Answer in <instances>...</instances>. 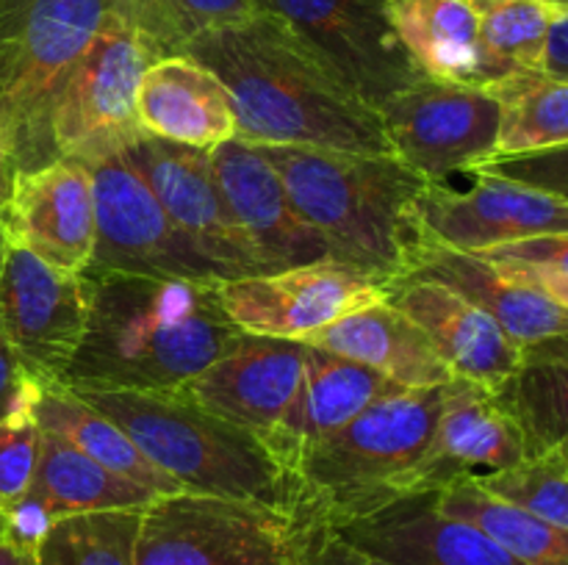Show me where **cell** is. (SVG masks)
Masks as SVG:
<instances>
[{
    "label": "cell",
    "mask_w": 568,
    "mask_h": 565,
    "mask_svg": "<svg viewBox=\"0 0 568 565\" xmlns=\"http://www.w3.org/2000/svg\"><path fill=\"white\" fill-rule=\"evenodd\" d=\"M183 53L225 83L242 142L392 153L377 109L270 11L203 33Z\"/></svg>",
    "instance_id": "6da1fadb"
},
{
    "label": "cell",
    "mask_w": 568,
    "mask_h": 565,
    "mask_svg": "<svg viewBox=\"0 0 568 565\" xmlns=\"http://www.w3.org/2000/svg\"><path fill=\"white\" fill-rule=\"evenodd\" d=\"M87 280V332L64 386L178 393L242 336L222 308L220 280L120 271Z\"/></svg>",
    "instance_id": "7a4b0ae2"
},
{
    "label": "cell",
    "mask_w": 568,
    "mask_h": 565,
    "mask_svg": "<svg viewBox=\"0 0 568 565\" xmlns=\"http://www.w3.org/2000/svg\"><path fill=\"white\" fill-rule=\"evenodd\" d=\"M294 208L325 242L327 258L383 286L410 275L425 247L422 197L430 183L392 153L261 147Z\"/></svg>",
    "instance_id": "3957f363"
},
{
    "label": "cell",
    "mask_w": 568,
    "mask_h": 565,
    "mask_svg": "<svg viewBox=\"0 0 568 565\" xmlns=\"http://www.w3.org/2000/svg\"><path fill=\"white\" fill-rule=\"evenodd\" d=\"M70 388L98 413L120 424L183 491L266 504L320 521L303 480L258 435L209 413L186 393Z\"/></svg>",
    "instance_id": "277c9868"
},
{
    "label": "cell",
    "mask_w": 568,
    "mask_h": 565,
    "mask_svg": "<svg viewBox=\"0 0 568 565\" xmlns=\"http://www.w3.org/2000/svg\"><path fill=\"white\" fill-rule=\"evenodd\" d=\"M442 388H392L349 424L300 454L297 476L316 518L338 526L414 496L416 465L430 446Z\"/></svg>",
    "instance_id": "5b68a950"
},
{
    "label": "cell",
    "mask_w": 568,
    "mask_h": 565,
    "mask_svg": "<svg viewBox=\"0 0 568 565\" xmlns=\"http://www.w3.org/2000/svg\"><path fill=\"white\" fill-rule=\"evenodd\" d=\"M116 11L122 0H0V122L20 172L55 161V94Z\"/></svg>",
    "instance_id": "8992f818"
},
{
    "label": "cell",
    "mask_w": 568,
    "mask_h": 565,
    "mask_svg": "<svg viewBox=\"0 0 568 565\" xmlns=\"http://www.w3.org/2000/svg\"><path fill=\"white\" fill-rule=\"evenodd\" d=\"M320 524L266 504L172 493L142 510L136 565H303Z\"/></svg>",
    "instance_id": "52a82bcc"
},
{
    "label": "cell",
    "mask_w": 568,
    "mask_h": 565,
    "mask_svg": "<svg viewBox=\"0 0 568 565\" xmlns=\"http://www.w3.org/2000/svg\"><path fill=\"white\" fill-rule=\"evenodd\" d=\"M159 48L116 11L72 64L55 94L50 138L55 158H94L116 153L144 136L136 92Z\"/></svg>",
    "instance_id": "ba28073f"
},
{
    "label": "cell",
    "mask_w": 568,
    "mask_h": 565,
    "mask_svg": "<svg viewBox=\"0 0 568 565\" xmlns=\"http://www.w3.org/2000/svg\"><path fill=\"white\" fill-rule=\"evenodd\" d=\"M94 188V253L87 277L148 275L225 280L161 208L125 150L87 158Z\"/></svg>",
    "instance_id": "9c48e42d"
},
{
    "label": "cell",
    "mask_w": 568,
    "mask_h": 565,
    "mask_svg": "<svg viewBox=\"0 0 568 565\" xmlns=\"http://www.w3.org/2000/svg\"><path fill=\"white\" fill-rule=\"evenodd\" d=\"M383 133L405 166L427 183L471 172L497 150L499 100L486 86L422 75L377 109Z\"/></svg>",
    "instance_id": "30bf717a"
},
{
    "label": "cell",
    "mask_w": 568,
    "mask_h": 565,
    "mask_svg": "<svg viewBox=\"0 0 568 565\" xmlns=\"http://www.w3.org/2000/svg\"><path fill=\"white\" fill-rule=\"evenodd\" d=\"M89 280L11 242L0 216V330L37 377L61 382L89 321Z\"/></svg>",
    "instance_id": "8fae6325"
},
{
    "label": "cell",
    "mask_w": 568,
    "mask_h": 565,
    "mask_svg": "<svg viewBox=\"0 0 568 565\" xmlns=\"http://www.w3.org/2000/svg\"><path fill=\"white\" fill-rule=\"evenodd\" d=\"M227 319L242 332L303 341L347 314L386 299V286L333 258L244 275L216 286Z\"/></svg>",
    "instance_id": "7c38bea8"
},
{
    "label": "cell",
    "mask_w": 568,
    "mask_h": 565,
    "mask_svg": "<svg viewBox=\"0 0 568 565\" xmlns=\"http://www.w3.org/2000/svg\"><path fill=\"white\" fill-rule=\"evenodd\" d=\"M308 42L372 109L422 78L388 20L386 0H255Z\"/></svg>",
    "instance_id": "4fadbf2b"
},
{
    "label": "cell",
    "mask_w": 568,
    "mask_h": 565,
    "mask_svg": "<svg viewBox=\"0 0 568 565\" xmlns=\"http://www.w3.org/2000/svg\"><path fill=\"white\" fill-rule=\"evenodd\" d=\"M125 155L139 166L178 230L220 269L225 280L266 275L247 238L233 225L231 210L216 186L209 150L183 147L159 136H139Z\"/></svg>",
    "instance_id": "5bb4252c"
},
{
    "label": "cell",
    "mask_w": 568,
    "mask_h": 565,
    "mask_svg": "<svg viewBox=\"0 0 568 565\" xmlns=\"http://www.w3.org/2000/svg\"><path fill=\"white\" fill-rule=\"evenodd\" d=\"M469 188L430 183L422 197L427 236L460 253H486L525 238L568 233V203L508 177L469 172Z\"/></svg>",
    "instance_id": "9a60e30c"
},
{
    "label": "cell",
    "mask_w": 568,
    "mask_h": 565,
    "mask_svg": "<svg viewBox=\"0 0 568 565\" xmlns=\"http://www.w3.org/2000/svg\"><path fill=\"white\" fill-rule=\"evenodd\" d=\"M527 460L525 438L494 388L453 377L442 388V410L410 491L438 493L460 482L503 474Z\"/></svg>",
    "instance_id": "2e32d148"
},
{
    "label": "cell",
    "mask_w": 568,
    "mask_h": 565,
    "mask_svg": "<svg viewBox=\"0 0 568 565\" xmlns=\"http://www.w3.org/2000/svg\"><path fill=\"white\" fill-rule=\"evenodd\" d=\"M209 153L233 225L247 238L266 271L327 258L325 242L294 208L281 172L258 144L231 138Z\"/></svg>",
    "instance_id": "e0dca14e"
},
{
    "label": "cell",
    "mask_w": 568,
    "mask_h": 565,
    "mask_svg": "<svg viewBox=\"0 0 568 565\" xmlns=\"http://www.w3.org/2000/svg\"><path fill=\"white\" fill-rule=\"evenodd\" d=\"M333 530L372 565H525L480 526L442 513L436 493L405 496Z\"/></svg>",
    "instance_id": "ac0fdd59"
},
{
    "label": "cell",
    "mask_w": 568,
    "mask_h": 565,
    "mask_svg": "<svg viewBox=\"0 0 568 565\" xmlns=\"http://www.w3.org/2000/svg\"><path fill=\"white\" fill-rule=\"evenodd\" d=\"M3 225L11 242L55 269L83 275L94 253L92 172L81 158H55L20 172Z\"/></svg>",
    "instance_id": "d6986e66"
},
{
    "label": "cell",
    "mask_w": 568,
    "mask_h": 565,
    "mask_svg": "<svg viewBox=\"0 0 568 565\" xmlns=\"http://www.w3.org/2000/svg\"><path fill=\"white\" fill-rule=\"evenodd\" d=\"M303 366V341L242 332L239 341L200 371L181 393L209 413L261 438L292 404Z\"/></svg>",
    "instance_id": "ffe728a7"
},
{
    "label": "cell",
    "mask_w": 568,
    "mask_h": 565,
    "mask_svg": "<svg viewBox=\"0 0 568 565\" xmlns=\"http://www.w3.org/2000/svg\"><path fill=\"white\" fill-rule=\"evenodd\" d=\"M386 299L425 332L455 377L499 391L525 363V349L444 282L403 277L386 288Z\"/></svg>",
    "instance_id": "44dd1931"
},
{
    "label": "cell",
    "mask_w": 568,
    "mask_h": 565,
    "mask_svg": "<svg viewBox=\"0 0 568 565\" xmlns=\"http://www.w3.org/2000/svg\"><path fill=\"white\" fill-rule=\"evenodd\" d=\"M392 388L397 386L369 366L325 349L305 347L297 393L281 421L266 435H261V441L286 469L294 471L305 449L342 430Z\"/></svg>",
    "instance_id": "7402d4cb"
},
{
    "label": "cell",
    "mask_w": 568,
    "mask_h": 565,
    "mask_svg": "<svg viewBox=\"0 0 568 565\" xmlns=\"http://www.w3.org/2000/svg\"><path fill=\"white\" fill-rule=\"evenodd\" d=\"M136 114L144 133L183 147L214 150L236 138V114L225 83L186 53L161 55L144 70Z\"/></svg>",
    "instance_id": "603a6c76"
},
{
    "label": "cell",
    "mask_w": 568,
    "mask_h": 565,
    "mask_svg": "<svg viewBox=\"0 0 568 565\" xmlns=\"http://www.w3.org/2000/svg\"><path fill=\"white\" fill-rule=\"evenodd\" d=\"M408 277L444 282L480 310H486L521 349L547 338L566 336L568 310L538 288L505 275L497 264L475 253H460L427 236Z\"/></svg>",
    "instance_id": "cb8c5ba5"
},
{
    "label": "cell",
    "mask_w": 568,
    "mask_h": 565,
    "mask_svg": "<svg viewBox=\"0 0 568 565\" xmlns=\"http://www.w3.org/2000/svg\"><path fill=\"white\" fill-rule=\"evenodd\" d=\"M303 343L369 366L399 388H444L455 377L425 332L388 299L311 332Z\"/></svg>",
    "instance_id": "d4e9b609"
},
{
    "label": "cell",
    "mask_w": 568,
    "mask_h": 565,
    "mask_svg": "<svg viewBox=\"0 0 568 565\" xmlns=\"http://www.w3.org/2000/svg\"><path fill=\"white\" fill-rule=\"evenodd\" d=\"M388 20L422 75L491 86L508 78L488 59L480 11L469 0H386Z\"/></svg>",
    "instance_id": "484cf974"
},
{
    "label": "cell",
    "mask_w": 568,
    "mask_h": 565,
    "mask_svg": "<svg viewBox=\"0 0 568 565\" xmlns=\"http://www.w3.org/2000/svg\"><path fill=\"white\" fill-rule=\"evenodd\" d=\"M37 415L39 430L53 432V435L64 438L72 446L81 449L87 458L98 460L109 471L120 474L122 480L136 482V485L148 487L155 496H172V493H183V487L172 480L166 471H161L136 443L128 438V432L120 424L109 419V415L98 413L92 404L83 402L70 386L64 382L44 380L42 393L37 399Z\"/></svg>",
    "instance_id": "4316f807"
},
{
    "label": "cell",
    "mask_w": 568,
    "mask_h": 565,
    "mask_svg": "<svg viewBox=\"0 0 568 565\" xmlns=\"http://www.w3.org/2000/svg\"><path fill=\"white\" fill-rule=\"evenodd\" d=\"M31 487L48 499L59 518L98 510H144L159 499L153 491L122 480L98 460L87 458L70 441L44 430L39 438L37 474Z\"/></svg>",
    "instance_id": "83f0119b"
},
{
    "label": "cell",
    "mask_w": 568,
    "mask_h": 565,
    "mask_svg": "<svg viewBox=\"0 0 568 565\" xmlns=\"http://www.w3.org/2000/svg\"><path fill=\"white\" fill-rule=\"evenodd\" d=\"M486 89L503 109L497 150L491 158H514L568 144L566 78L547 75L541 70H521Z\"/></svg>",
    "instance_id": "f1b7e54d"
},
{
    "label": "cell",
    "mask_w": 568,
    "mask_h": 565,
    "mask_svg": "<svg viewBox=\"0 0 568 565\" xmlns=\"http://www.w3.org/2000/svg\"><path fill=\"white\" fill-rule=\"evenodd\" d=\"M442 513L466 518L503 543L525 565H568V530L530 510L494 496L477 482H460L436 493Z\"/></svg>",
    "instance_id": "f546056e"
},
{
    "label": "cell",
    "mask_w": 568,
    "mask_h": 565,
    "mask_svg": "<svg viewBox=\"0 0 568 565\" xmlns=\"http://www.w3.org/2000/svg\"><path fill=\"white\" fill-rule=\"evenodd\" d=\"M525 438L527 460L568 463V360L525 352V363L499 388Z\"/></svg>",
    "instance_id": "4dcf8cb0"
},
{
    "label": "cell",
    "mask_w": 568,
    "mask_h": 565,
    "mask_svg": "<svg viewBox=\"0 0 568 565\" xmlns=\"http://www.w3.org/2000/svg\"><path fill=\"white\" fill-rule=\"evenodd\" d=\"M142 510L64 515L37 552V565H136Z\"/></svg>",
    "instance_id": "1f68e13d"
},
{
    "label": "cell",
    "mask_w": 568,
    "mask_h": 565,
    "mask_svg": "<svg viewBox=\"0 0 568 565\" xmlns=\"http://www.w3.org/2000/svg\"><path fill=\"white\" fill-rule=\"evenodd\" d=\"M255 11V0H122V17L139 28L161 55L183 53L186 44L216 28L236 25Z\"/></svg>",
    "instance_id": "d6a6232c"
},
{
    "label": "cell",
    "mask_w": 568,
    "mask_h": 565,
    "mask_svg": "<svg viewBox=\"0 0 568 565\" xmlns=\"http://www.w3.org/2000/svg\"><path fill=\"white\" fill-rule=\"evenodd\" d=\"M560 9L547 0H499L480 9V39L488 59L508 75L541 70L549 31Z\"/></svg>",
    "instance_id": "836d02e7"
},
{
    "label": "cell",
    "mask_w": 568,
    "mask_h": 565,
    "mask_svg": "<svg viewBox=\"0 0 568 565\" xmlns=\"http://www.w3.org/2000/svg\"><path fill=\"white\" fill-rule=\"evenodd\" d=\"M494 496L514 502L552 524L568 530V463L555 458H532L503 474L477 480Z\"/></svg>",
    "instance_id": "e575fe53"
},
{
    "label": "cell",
    "mask_w": 568,
    "mask_h": 565,
    "mask_svg": "<svg viewBox=\"0 0 568 565\" xmlns=\"http://www.w3.org/2000/svg\"><path fill=\"white\" fill-rule=\"evenodd\" d=\"M33 408L37 404L0 419V510L17 502L31 487L33 474H37L42 430H39Z\"/></svg>",
    "instance_id": "d590c367"
},
{
    "label": "cell",
    "mask_w": 568,
    "mask_h": 565,
    "mask_svg": "<svg viewBox=\"0 0 568 565\" xmlns=\"http://www.w3.org/2000/svg\"><path fill=\"white\" fill-rule=\"evenodd\" d=\"M471 172H488V175L508 177V181L527 183L532 188L555 194L568 203V144L564 147L541 150V153L514 155V158L483 161ZM469 175V172H466Z\"/></svg>",
    "instance_id": "8d00e7d4"
},
{
    "label": "cell",
    "mask_w": 568,
    "mask_h": 565,
    "mask_svg": "<svg viewBox=\"0 0 568 565\" xmlns=\"http://www.w3.org/2000/svg\"><path fill=\"white\" fill-rule=\"evenodd\" d=\"M55 521H59V515L53 513L48 499L28 487L17 502L0 510V541L9 543L17 552L37 557L39 546L50 535Z\"/></svg>",
    "instance_id": "74e56055"
},
{
    "label": "cell",
    "mask_w": 568,
    "mask_h": 565,
    "mask_svg": "<svg viewBox=\"0 0 568 565\" xmlns=\"http://www.w3.org/2000/svg\"><path fill=\"white\" fill-rule=\"evenodd\" d=\"M491 264L536 266V269L568 271V233H549V236L525 238V242L503 244V247L477 253Z\"/></svg>",
    "instance_id": "f35d334b"
},
{
    "label": "cell",
    "mask_w": 568,
    "mask_h": 565,
    "mask_svg": "<svg viewBox=\"0 0 568 565\" xmlns=\"http://www.w3.org/2000/svg\"><path fill=\"white\" fill-rule=\"evenodd\" d=\"M42 386V377H37L22 363L20 355L11 349L9 338L0 330V419H6V415L20 408L37 404Z\"/></svg>",
    "instance_id": "ab89813d"
},
{
    "label": "cell",
    "mask_w": 568,
    "mask_h": 565,
    "mask_svg": "<svg viewBox=\"0 0 568 565\" xmlns=\"http://www.w3.org/2000/svg\"><path fill=\"white\" fill-rule=\"evenodd\" d=\"M303 565H372L353 543L344 541L331 524H320L311 537Z\"/></svg>",
    "instance_id": "60d3db41"
},
{
    "label": "cell",
    "mask_w": 568,
    "mask_h": 565,
    "mask_svg": "<svg viewBox=\"0 0 568 565\" xmlns=\"http://www.w3.org/2000/svg\"><path fill=\"white\" fill-rule=\"evenodd\" d=\"M497 266L505 271V275L538 288V291L547 294L552 302H558L560 308L568 310V271L536 269V266H516V264H497Z\"/></svg>",
    "instance_id": "b9f144b4"
},
{
    "label": "cell",
    "mask_w": 568,
    "mask_h": 565,
    "mask_svg": "<svg viewBox=\"0 0 568 565\" xmlns=\"http://www.w3.org/2000/svg\"><path fill=\"white\" fill-rule=\"evenodd\" d=\"M541 72H547V75H555V78H566L568 81V11H560L552 31H549Z\"/></svg>",
    "instance_id": "7bdbcfd3"
},
{
    "label": "cell",
    "mask_w": 568,
    "mask_h": 565,
    "mask_svg": "<svg viewBox=\"0 0 568 565\" xmlns=\"http://www.w3.org/2000/svg\"><path fill=\"white\" fill-rule=\"evenodd\" d=\"M17 177H20V161H17L14 142H11L9 131L0 122V216H6L11 194H14Z\"/></svg>",
    "instance_id": "ee69618b"
},
{
    "label": "cell",
    "mask_w": 568,
    "mask_h": 565,
    "mask_svg": "<svg viewBox=\"0 0 568 565\" xmlns=\"http://www.w3.org/2000/svg\"><path fill=\"white\" fill-rule=\"evenodd\" d=\"M525 352L549 355V358H566L568 360V332L566 336L547 338V341H541V343H532V347H527Z\"/></svg>",
    "instance_id": "f6af8a7d"
},
{
    "label": "cell",
    "mask_w": 568,
    "mask_h": 565,
    "mask_svg": "<svg viewBox=\"0 0 568 565\" xmlns=\"http://www.w3.org/2000/svg\"><path fill=\"white\" fill-rule=\"evenodd\" d=\"M0 565H37V557L17 552L9 543L0 541Z\"/></svg>",
    "instance_id": "bcb514c9"
},
{
    "label": "cell",
    "mask_w": 568,
    "mask_h": 565,
    "mask_svg": "<svg viewBox=\"0 0 568 565\" xmlns=\"http://www.w3.org/2000/svg\"><path fill=\"white\" fill-rule=\"evenodd\" d=\"M471 6H477V11L480 9H486V6H491V3H499V0H469Z\"/></svg>",
    "instance_id": "7dc6e473"
},
{
    "label": "cell",
    "mask_w": 568,
    "mask_h": 565,
    "mask_svg": "<svg viewBox=\"0 0 568 565\" xmlns=\"http://www.w3.org/2000/svg\"><path fill=\"white\" fill-rule=\"evenodd\" d=\"M547 3H552L555 9H560V11H568V0H547Z\"/></svg>",
    "instance_id": "c3c4849f"
}]
</instances>
